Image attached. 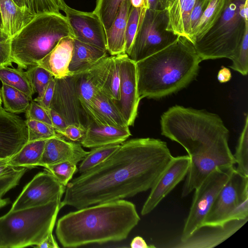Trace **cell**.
<instances>
[{
  "label": "cell",
  "instance_id": "48",
  "mask_svg": "<svg viewBox=\"0 0 248 248\" xmlns=\"http://www.w3.org/2000/svg\"><path fill=\"white\" fill-rule=\"evenodd\" d=\"M34 247L40 248H59V246L55 240L52 232H51L44 241Z\"/></svg>",
  "mask_w": 248,
  "mask_h": 248
},
{
  "label": "cell",
  "instance_id": "25",
  "mask_svg": "<svg viewBox=\"0 0 248 248\" xmlns=\"http://www.w3.org/2000/svg\"><path fill=\"white\" fill-rule=\"evenodd\" d=\"M196 0H166L168 16L167 30L178 35L188 38L190 15Z\"/></svg>",
  "mask_w": 248,
  "mask_h": 248
},
{
  "label": "cell",
  "instance_id": "14",
  "mask_svg": "<svg viewBox=\"0 0 248 248\" xmlns=\"http://www.w3.org/2000/svg\"><path fill=\"white\" fill-rule=\"evenodd\" d=\"M116 56L120 76V97L114 104L129 126L134 123L140 100L138 92L136 63L126 53Z\"/></svg>",
  "mask_w": 248,
  "mask_h": 248
},
{
  "label": "cell",
  "instance_id": "10",
  "mask_svg": "<svg viewBox=\"0 0 248 248\" xmlns=\"http://www.w3.org/2000/svg\"><path fill=\"white\" fill-rule=\"evenodd\" d=\"M248 199V177L234 168L208 212L202 225H223L231 221L233 210Z\"/></svg>",
  "mask_w": 248,
  "mask_h": 248
},
{
  "label": "cell",
  "instance_id": "31",
  "mask_svg": "<svg viewBox=\"0 0 248 248\" xmlns=\"http://www.w3.org/2000/svg\"><path fill=\"white\" fill-rule=\"evenodd\" d=\"M0 95L3 108L14 114L25 112L31 101L23 92L4 83L0 89Z\"/></svg>",
  "mask_w": 248,
  "mask_h": 248
},
{
  "label": "cell",
  "instance_id": "2",
  "mask_svg": "<svg viewBox=\"0 0 248 248\" xmlns=\"http://www.w3.org/2000/svg\"><path fill=\"white\" fill-rule=\"evenodd\" d=\"M140 218L135 205L123 199L70 212L57 221L56 234L64 248L126 239Z\"/></svg>",
  "mask_w": 248,
  "mask_h": 248
},
{
  "label": "cell",
  "instance_id": "38",
  "mask_svg": "<svg viewBox=\"0 0 248 248\" xmlns=\"http://www.w3.org/2000/svg\"><path fill=\"white\" fill-rule=\"evenodd\" d=\"M25 6L35 16L45 13H60L64 10V0H24Z\"/></svg>",
  "mask_w": 248,
  "mask_h": 248
},
{
  "label": "cell",
  "instance_id": "52",
  "mask_svg": "<svg viewBox=\"0 0 248 248\" xmlns=\"http://www.w3.org/2000/svg\"><path fill=\"white\" fill-rule=\"evenodd\" d=\"M232 75L230 69L223 67L218 72L217 79L220 83H225L231 79Z\"/></svg>",
  "mask_w": 248,
  "mask_h": 248
},
{
  "label": "cell",
  "instance_id": "1",
  "mask_svg": "<svg viewBox=\"0 0 248 248\" xmlns=\"http://www.w3.org/2000/svg\"><path fill=\"white\" fill-rule=\"evenodd\" d=\"M172 157L167 143L160 139L124 141L105 161L68 183L61 208L79 209L146 191Z\"/></svg>",
  "mask_w": 248,
  "mask_h": 248
},
{
  "label": "cell",
  "instance_id": "24",
  "mask_svg": "<svg viewBox=\"0 0 248 248\" xmlns=\"http://www.w3.org/2000/svg\"><path fill=\"white\" fill-rule=\"evenodd\" d=\"M2 30L12 38L35 16L26 6L20 7L13 0H0Z\"/></svg>",
  "mask_w": 248,
  "mask_h": 248
},
{
  "label": "cell",
  "instance_id": "41",
  "mask_svg": "<svg viewBox=\"0 0 248 248\" xmlns=\"http://www.w3.org/2000/svg\"><path fill=\"white\" fill-rule=\"evenodd\" d=\"M230 67L246 76L248 72V28L246 29L240 46L231 59Z\"/></svg>",
  "mask_w": 248,
  "mask_h": 248
},
{
  "label": "cell",
  "instance_id": "15",
  "mask_svg": "<svg viewBox=\"0 0 248 248\" xmlns=\"http://www.w3.org/2000/svg\"><path fill=\"white\" fill-rule=\"evenodd\" d=\"M189 164L190 157L188 155L173 156L150 189L141 210L142 216L151 212L185 178Z\"/></svg>",
  "mask_w": 248,
  "mask_h": 248
},
{
  "label": "cell",
  "instance_id": "11",
  "mask_svg": "<svg viewBox=\"0 0 248 248\" xmlns=\"http://www.w3.org/2000/svg\"><path fill=\"white\" fill-rule=\"evenodd\" d=\"M234 158L228 141L215 146L208 152L190 157V164L182 190V197L188 196L216 169L233 166Z\"/></svg>",
  "mask_w": 248,
  "mask_h": 248
},
{
  "label": "cell",
  "instance_id": "13",
  "mask_svg": "<svg viewBox=\"0 0 248 248\" xmlns=\"http://www.w3.org/2000/svg\"><path fill=\"white\" fill-rule=\"evenodd\" d=\"M77 78V73L62 78H55V85L50 108L60 115L67 125L74 124L86 128L83 118H86L78 96Z\"/></svg>",
  "mask_w": 248,
  "mask_h": 248
},
{
  "label": "cell",
  "instance_id": "44",
  "mask_svg": "<svg viewBox=\"0 0 248 248\" xmlns=\"http://www.w3.org/2000/svg\"><path fill=\"white\" fill-rule=\"evenodd\" d=\"M209 0H196L189 16L188 23L189 40H190L191 33L197 26Z\"/></svg>",
  "mask_w": 248,
  "mask_h": 248
},
{
  "label": "cell",
  "instance_id": "22",
  "mask_svg": "<svg viewBox=\"0 0 248 248\" xmlns=\"http://www.w3.org/2000/svg\"><path fill=\"white\" fill-rule=\"evenodd\" d=\"M73 38L61 39L52 50L37 65L48 71L55 78H62L71 74L69 71L73 51Z\"/></svg>",
  "mask_w": 248,
  "mask_h": 248
},
{
  "label": "cell",
  "instance_id": "19",
  "mask_svg": "<svg viewBox=\"0 0 248 248\" xmlns=\"http://www.w3.org/2000/svg\"><path fill=\"white\" fill-rule=\"evenodd\" d=\"M110 60L111 56L108 55L92 66L77 73V90L84 112L93 98L102 90L108 75Z\"/></svg>",
  "mask_w": 248,
  "mask_h": 248
},
{
  "label": "cell",
  "instance_id": "23",
  "mask_svg": "<svg viewBox=\"0 0 248 248\" xmlns=\"http://www.w3.org/2000/svg\"><path fill=\"white\" fill-rule=\"evenodd\" d=\"M87 123L85 134L80 140L81 145L86 148L122 144L131 136L129 127L99 126L91 121H87Z\"/></svg>",
  "mask_w": 248,
  "mask_h": 248
},
{
  "label": "cell",
  "instance_id": "30",
  "mask_svg": "<svg viewBox=\"0 0 248 248\" xmlns=\"http://www.w3.org/2000/svg\"><path fill=\"white\" fill-rule=\"evenodd\" d=\"M0 80L26 94L31 100L33 93L26 70L17 67H0Z\"/></svg>",
  "mask_w": 248,
  "mask_h": 248
},
{
  "label": "cell",
  "instance_id": "16",
  "mask_svg": "<svg viewBox=\"0 0 248 248\" xmlns=\"http://www.w3.org/2000/svg\"><path fill=\"white\" fill-rule=\"evenodd\" d=\"M63 11L76 39L107 51L106 31L96 14L78 11L67 4Z\"/></svg>",
  "mask_w": 248,
  "mask_h": 248
},
{
  "label": "cell",
  "instance_id": "3",
  "mask_svg": "<svg viewBox=\"0 0 248 248\" xmlns=\"http://www.w3.org/2000/svg\"><path fill=\"white\" fill-rule=\"evenodd\" d=\"M202 61L193 44L179 36L171 45L136 62L140 100L160 98L184 88L195 78Z\"/></svg>",
  "mask_w": 248,
  "mask_h": 248
},
{
  "label": "cell",
  "instance_id": "34",
  "mask_svg": "<svg viewBox=\"0 0 248 248\" xmlns=\"http://www.w3.org/2000/svg\"><path fill=\"white\" fill-rule=\"evenodd\" d=\"M120 76L116 56H111L110 68L107 80L100 91L116 103L120 100Z\"/></svg>",
  "mask_w": 248,
  "mask_h": 248
},
{
  "label": "cell",
  "instance_id": "6",
  "mask_svg": "<svg viewBox=\"0 0 248 248\" xmlns=\"http://www.w3.org/2000/svg\"><path fill=\"white\" fill-rule=\"evenodd\" d=\"M61 199L44 205L9 211L0 217L1 248L35 247L53 232Z\"/></svg>",
  "mask_w": 248,
  "mask_h": 248
},
{
  "label": "cell",
  "instance_id": "45",
  "mask_svg": "<svg viewBox=\"0 0 248 248\" xmlns=\"http://www.w3.org/2000/svg\"><path fill=\"white\" fill-rule=\"evenodd\" d=\"M85 131L86 128L74 124H70L67 125L64 129L57 133L72 141L75 142L80 141Z\"/></svg>",
  "mask_w": 248,
  "mask_h": 248
},
{
  "label": "cell",
  "instance_id": "40",
  "mask_svg": "<svg viewBox=\"0 0 248 248\" xmlns=\"http://www.w3.org/2000/svg\"><path fill=\"white\" fill-rule=\"evenodd\" d=\"M44 170L51 173L63 186H66L77 171V164L71 162H62L44 167Z\"/></svg>",
  "mask_w": 248,
  "mask_h": 248
},
{
  "label": "cell",
  "instance_id": "12",
  "mask_svg": "<svg viewBox=\"0 0 248 248\" xmlns=\"http://www.w3.org/2000/svg\"><path fill=\"white\" fill-rule=\"evenodd\" d=\"M65 186L48 171L40 172L23 188L10 211L44 205L62 199Z\"/></svg>",
  "mask_w": 248,
  "mask_h": 248
},
{
  "label": "cell",
  "instance_id": "21",
  "mask_svg": "<svg viewBox=\"0 0 248 248\" xmlns=\"http://www.w3.org/2000/svg\"><path fill=\"white\" fill-rule=\"evenodd\" d=\"M84 113L87 122L91 121L99 126L129 127L113 101L101 92L93 98Z\"/></svg>",
  "mask_w": 248,
  "mask_h": 248
},
{
  "label": "cell",
  "instance_id": "50",
  "mask_svg": "<svg viewBox=\"0 0 248 248\" xmlns=\"http://www.w3.org/2000/svg\"><path fill=\"white\" fill-rule=\"evenodd\" d=\"M130 247L132 248H153L155 246L152 245L148 246L144 239L140 236L134 237L130 244Z\"/></svg>",
  "mask_w": 248,
  "mask_h": 248
},
{
  "label": "cell",
  "instance_id": "4",
  "mask_svg": "<svg viewBox=\"0 0 248 248\" xmlns=\"http://www.w3.org/2000/svg\"><path fill=\"white\" fill-rule=\"evenodd\" d=\"M161 134L181 145L189 157L228 141L229 131L217 114L175 105L163 113Z\"/></svg>",
  "mask_w": 248,
  "mask_h": 248
},
{
  "label": "cell",
  "instance_id": "8",
  "mask_svg": "<svg viewBox=\"0 0 248 248\" xmlns=\"http://www.w3.org/2000/svg\"><path fill=\"white\" fill-rule=\"evenodd\" d=\"M168 25L166 10L147 9L127 54L128 57L136 63L175 42L179 36L168 31Z\"/></svg>",
  "mask_w": 248,
  "mask_h": 248
},
{
  "label": "cell",
  "instance_id": "17",
  "mask_svg": "<svg viewBox=\"0 0 248 248\" xmlns=\"http://www.w3.org/2000/svg\"><path fill=\"white\" fill-rule=\"evenodd\" d=\"M28 141L25 121L0 106V160H8Z\"/></svg>",
  "mask_w": 248,
  "mask_h": 248
},
{
  "label": "cell",
  "instance_id": "9",
  "mask_svg": "<svg viewBox=\"0 0 248 248\" xmlns=\"http://www.w3.org/2000/svg\"><path fill=\"white\" fill-rule=\"evenodd\" d=\"M233 166L215 170L197 188L179 241L188 237L202 225L219 191L229 180Z\"/></svg>",
  "mask_w": 248,
  "mask_h": 248
},
{
  "label": "cell",
  "instance_id": "27",
  "mask_svg": "<svg viewBox=\"0 0 248 248\" xmlns=\"http://www.w3.org/2000/svg\"><path fill=\"white\" fill-rule=\"evenodd\" d=\"M73 45L69 65V71L71 74L83 71L108 55L107 50L76 38L73 40Z\"/></svg>",
  "mask_w": 248,
  "mask_h": 248
},
{
  "label": "cell",
  "instance_id": "35",
  "mask_svg": "<svg viewBox=\"0 0 248 248\" xmlns=\"http://www.w3.org/2000/svg\"><path fill=\"white\" fill-rule=\"evenodd\" d=\"M233 155L236 170L248 177V117L247 116L245 124L239 138Z\"/></svg>",
  "mask_w": 248,
  "mask_h": 248
},
{
  "label": "cell",
  "instance_id": "7",
  "mask_svg": "<svg viewBox=\"0 0 248 248\" xmlns=\"http://www.w3.org/2000/svg\"><path fill=\"white\" fill-rule=\"evenodd\" d=\"M244 0H226L221 16L210 29L193 44L202 61L222 58L231 59L237 52L248 20L240 14Z\"/></svg>",
  "mask_w": 248,
  "mask_h": 248
},
{
  "label": "cell",
  "instance_id": "5",
  "mask_svg": "<svg viewBox=\"0 0 248 248\" xmlns=\"http://www.w3.org/2000/svg\"><path fill=\"white\" fill-rule=\"evenodd\" d=\"M76 38L66 16L45 13L34 17L11 39V58L17 67L26 70L37 63L62 38Z\"/></svg>",
  "mask_w": 248,
  "mask_h": 248
},
{
  "label": "cell",
  "instance_id": "37",
  "mask_svg": "<svg viewBox=\"0 0 248 248\" xmlns=\"http://www.w3.org/2000/svg\"><path fill=\"white\" fill-rule=\"evenodd\" d=\"M148 8H135L131 6L125 35V53L128 54L132 46L139 24Z\"/></svg>",
  "mask_w": 248,
  "mask_h": 248
},
{
  "label": "cell",
  "instance_id": "53",
  "mask_svg": "<svg viewBox=\"0 0 248 248\" xmlns=\"http://www.w3.org/2000/svg\"><path fill=\"white\" fill-rule=\"evenodd\" d=\"M131 6L135 8L147 7L149 9L147 0H130Z\"/></svg>",
  "mask_w": 248,
  "mask_h": 248
},
{
  "label": "cell",
  "instance_id": "47",
  "mask_svg": "<svg viewBox=\"0 0 248 248\" xmlns=\"http://www.w3.org/2000/svg\"><path fill=\"white\" fill-rule=\"evenodd\" d=\"M52 126L56 133L62 130L67 126V124L64 120L57 112L50 108L48 111Z\"/></svg>",
  "mask_w": 248,
  "mask_h": 248
},
{
  "label": "cell",
  "instance_id": "39",
  "mask_svg": "<svg viewBox=\"0 0 248 248\" xmlns=\"http://www.w3.org/2000/svg\"><path fill=\"white\" fill-rule=\"evenodd\" d=\"M28 131V141L47 140L58 134L53 126L46 123L31 119H26Z\"/></svg>",
  "mask_w": 248,
  "mask_h": 248
},
{
  "label": "cell",
  "instance_id": "51",
  "mask_svg": "<svg viewBox=\"0 0 248 248\" xmlns=\"http://www.w3.org/2000/svg\"><path fill=\"white\" fill-rule=\"evenodd\" d=\"M149 9L153 10H164L166 8V0H147Z\"/></svg>",
  "mask_w": 248,
  "mask_h": 248
},
{
  "label": "cell",
  "instance_id": "46",
  "mask_svg": "<svg viewBox=\"0 0 248 248\" xmlns=\"http://www.w3.org/2000/svg\"><path fill=\"white\" fill-rule=\"evenodd\" d=\"M55 85V79L53 77L50 80L41 99L37 103L42 107L48 111L52 100Z\"/></svg>",
  "mask_w": 248,
  "mask_h": 248
},
{
  "label": "cell",
  "instance_id": "56",
  "mask_svg": "<svg viewBox=\"0 0 248 248\" xmlns=\"http://www.w3.org/2000/svg\"><path fill=\"white\" fill-rule=\"evenodd\" d=\"M1 104H2V101H1V97H0V106H1Z\"/></svg>",
  "mask_w": 248,
  "mask_h": 248
},
{
  "label": "cell",
  "instance_id": "18",
  "mask_svg": "<svg viewBox=\"0 0 248 248\" xmlns=\"http://www.w3.org/2000/svg\"><path fill=\"white\" fill-rule=\"evenodd\" d=\"M248 218L232 220L223 225H202L188 237L171 246L175 248H212L227 240L244 225Z\"/></svg>",
  "mask_w": 248,
  "mask_h": 248
},
{
  "label": "cell",
  "instance_id": "33",
  "mask_svg": "<svg viewBox=\"0 0 248 248\" xmlns=\"http://www.w3.org/2000/svg\"><path fill=\"white\" fill-rule=\"evenodd\" d=\"M33 95L37 96L33 99L38 102L43 94L53 76L46 70L38 65L30 66L26 70Z\"/></svg>",
  "mask_w": 248,
  "mask_h": 248
},
{
  "label": "cell",
  "instance_id": "43",
  "mask_svg": "<svg viewBox=\"0 0 248 248\" xmlns=\"http://www.w3.org/2000/svg\"><path fill=\"white\" fill-rule=\"evenodd\" d=\"M11 39L2 29H0V67H13L11 58Z\"/></svg>",
  "mask_w": 248,
  "mask_h": 248
},
{
  "label": "cell",
  "instance_id": "28",
  "mask_svg": "<svg viewBox=\"0 0 248 248\" xmlns=\"http://www.w3.org/2000/svg\"><path fill=\"white\" fill-rule=\"evenodd\" d=\"M47 140L28 141L7 162L15 167L31 169L38 166Z\"/></svg>",
  "mask_w": 248,
  "mask_h": 248
},
{
  "label": "cell",
  "instance_id": "20",
  "mask_svg": "<svg viewBox=\"0 0 248 248\" xmlns=\"http://www.w3.org/2000/svg\"><path fill=\"white\" fill-rule=\"evenodd\" d=\"M88 153L81 144L68 141L58 134L46 140L38 166L45 167L66 161L77 164Z\"/></svg>",
  "mask_w": 248,
  "mask_h": 248
},
{
  "label": "cell",
  "instance_id": "26",
  "mask_svg": "<svg viewBox=\"0 0 248 248\" xmlns=\"http://www.w3.org/2000/svg\"><path fill=\"white\" fill-rule=\"evenodd\" d=\"M130 0H123L109 29L106 31L107 51L110 56L125 53V35Z\"/></svg>",
  "mask_w": 248,
  "mask_h": 248
},
{
  "label": "cell",
  "instance_id": "55",
  "mask_svg": "<svg viewBox=\"0 0 248 248\" xmlns=\"http://www.w3.org/2000/svg\"><path fill=\"white\" fill-rule=\"evenodd\" d=\"M0 29H2V23H1L0 13Z\"/></svg>",
  "mask_w": 248,
  "mask_h": 248
},
{
  "label": "cell",
  "instance_id": "49",
  "mask_svg": "<svg viewBox=\"0 0 248 248\" xmlns=\"http://www.w3.org/2000/svg\"><path fill=\"white\" fill-rule=\"evenodd\" d=\"M8 160H0V177L10 174L16 171L20 167H15L10 165Z\"/></svg>",
  "mask_w": 248,
  "mask_h": 248
},
{
  "label": "cell",
  "instance_id": "42",
  "mask_svg": "<svg viewBox=\"0 0 248 248\" xmlns=\"http://www.w3.org/2000/svg\"><path fill=\"white\" fill-rule=\"evenodd\" d=\"M25 113L26 119L41 122L52 126L48 111L33 99L30 101Z\"/></svg>",
  "mask_w": 248,
  "mask_h": 248
},
{
  "label": "cell",
  "instance_id": "54",
  "mask_svg": "<svg viewBox=\"0 0 248 248\" xmlns=\"http://www.w3.org/2000/svg\"><path fill=\"white\" fill-rule=\"evenodd\" d=\"M20 7H24L25 6L24 4V0H13Z\"/></svg>",
  "mask_w": 248,
  "mask_h": 248
},
{
  "label": "cell",
  "instance_id": "57",
  "mask_svg": "<svg viewBox=\"0 0 248 248\" xmlns=\"http://www.w3.org/2000/svg\"><path fill=\"white\" fill-rule=\"evenodd\" d=\"M0 248H1V244H0Z\"/></svg>",
  "mask_w": 248,
  "mask_h": 248
},
{
  "label": "cell",
  "instance_id": "36",
  "mask_svg": "<svg viewBox=\"0 0 248 248\" xmlns=\"http://www.w3.org/2000/svg\"><path fill=\"white\" fill-rule=\"evenodd\" d=\"M123 0H96L93 11L99 17L107 31L110 28Z\"/></svg>",
  "mask_w": 248,
  "mask_h": 248
},
{
  "label": "cell",
  "instance_id": "29",
  "mask_svg": "<svg viewBox=\"0 0 248 248\" xmlns=\"http://www.w3.org/2000/svg\"><path fill=\"white\" fill-rule=\"evenodd\" d=\"M226 0H210L195 28L191 33L190 41L194 44L201 38L215 24L225 9Z\"/></svg>",
  "mask_w": 248,
  "mask_h": 248
},
{
  "label": "cell",
  "instance_id": "32",
  "mask_svg": "<svg viewBox=\"0 0 248 248\" xmlns=\"http://www.w3.org/2000/svg\"><path fill=\"white\" fill-rule=\"evenodd\" d=\"M121 144H112L93 148L81 161L78 170L83 173L99 165L110 156Z\"/></svg>",
  "mask_w": 248,
  "mask_h": 248
}]
</instances>
